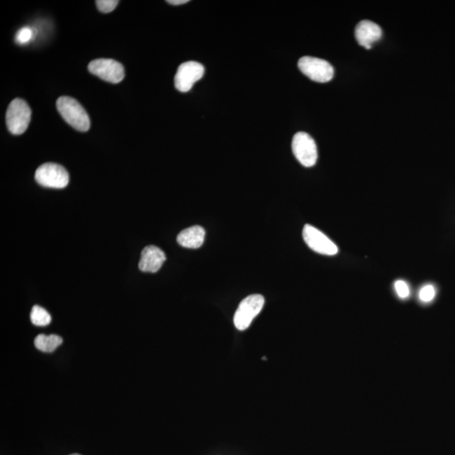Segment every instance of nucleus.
<instances>
[{"mask_svg": "<svg viewBox=\"0 0 455 455\" xmlns=\"http://www.w3.org/2000/svg\"><path fill=\"white\" fill-rule=\"evenodd\" d=\"M205 234V230L201 226L189 227L177 235V242L182 247L197 249L204 244Z\"/></svg>", "mask_w": 455, "mask_h": 455, "instance_id": "obj_12", "label": "nucleus"}, {"mask_svg": "<svg viewBox=\"0 0 455 455\" xmlns=\"http://www.w3.org/2000/svg\"><path fill=\"white\" fill-rule=\"evenodd\" d=\"M167 260L164 252L155 246L144 248L139 264L140 270L144 272L155 273L160 270Z\"/></svg>", "mask_w": 455, "mask_h": 455, "instance_id": "obj_11", "label": "nucleus"}, {"mask_svg": "<svg viewBox=\"0 0 455 455\" xmlns=\"http://www.w3.org/2000/svg\"><path fill=\"white\" fill-rule=\"evenodd\" d=\"M293 155L305 167H312L318 159L317 146L312 136L304 132H297L292 142Z\"/></svg>", "mask_w": 455, "mask_h": 455, "instance_id": "obj_5", "label": "nucleus"}, {"mask_svg": "<svg viewBox=\"0 0 455 455\" xmlns=\"http://www.w3.org/2000/svg\"><path fill=\"white\" fill-rule=\"evenodd\" d=\"M382 29L370 20H363L356 27V40L360 46L366 49H370L372 45L382 38Z\"/></svg>", "mask_w": 455, "mask_h": 455, "instance_id": "obj_10", "label": "nucleus"}, {"mask_svg": "<svg viewBox=\"0 0 455 455\" xmlns=\"http://www.w3.org/2000/svg\"><path fill=\"white\" fill-rule=\"evenodd\" d=\"M89 71L102 80L118 84L125 76V69L118 62L113 59H100L90 62Z\"/></svg>", "mask_w": 455, "mask_h": 455, "instance_id": "obj_7", "label": "nucleus"}, {"mask_svg": "<svg viewBox=\"0 0 455 455\" xmlns=\"http://www.w3.org/2000/svg\"><path fill=\"white\" fill-rule=\"evenodd\" d=\"M205 69L197 62L190 61L179 66L175 76V86L181 92H188L204 76Z\"/></svg>", "mask_w": 455, "mask_h": 455, "instance_id": "obj_8", "label": "nucleus"}, {"mask_svg": "<svg viewBox=\"0 0 455 455\" xmlns=\"http://www.w3.org/2000/svg\"><path fill=\"white\" fill-rule=\"evenodd\" d=\"M31 321L33 325L46 326L51 323L52 317L47 310L39 305H35L31 309Z\"/></svg>", "mask_w": 455, "mask_h": 455, "instance_id": "obj_14", "label": "nucleus"}, {"mask_svg": "<svg viewBox=\"0 0 455 455\" xmlns=\"http://www.w3.org/2000/svg\"><path fill=\"white\" fill-rule=\"evenodd\" d=\"M31 111L27 103L22 99L12 101L6 113L8 130L15 135L24 134L31 122Z\"/></svg>", "mask_w": 455, "mask_h": 455, "instance_id": "obj_2", "label": "nucleus"}, {"mask_svg": "<svg viewBox=\"0 0 455 455\" xmlns=\"http://www.w3.org/2000/svg\"><path fill=\"white\" fill-rule=\"evenodd\" d=\"M436 296V289L431 284L425 285L419 291V300L423 303H430Z\"/></svg>", "mask_w": 455, "mask_h": 455, "instance_id": "obj_15", "label": "nucleus"}, {"mask_svg": "<svg viewBox=\"0 0 455 455\" xmlns=\"http://www.w3.org/2000/svg\"><path fill=\"white\" fill-rule=\"evenodd\" d=\"M188 0H168L167 3L171 4L173 6H180L184 5V4L188 3Z\"/></svg>", "mask_w": 455, "mask_h": 455, "instance_id": "obj_19", "label": "nucleus"}, {"mask_svg": "<svg viewBox=\"0 0 455 455\" xmlns=\"http://www.w3.org/2000/svg\"><path fill=\"white\" fill-rule=\"evenodd\" d=\"M300 71L313 81L328 83L332 80L334 69L328 61L305 56L299 60Z\"/></svg>", "mask_w": 455, "mask_h": 455, "instance_id": "obj_6", "label": "nucleus"}, {"mask_svg": "<svg viewBox=\"0 0 455 455\" xmlns=\"http://www.w3.org/2000/svg\"><path fill=\"white\" fill-rule=\"evenodd\" d=\"M35 179L45 188L62 189L67 187L69 176L66 169L60 164L46 163L36 169Z\"/></svg>", "mask_w": 455, "mask_h": 455, "instance_id": "obj_3", "label": "nucleus"}, {"mask_svg": "<svg viewBox=\"0 0 455 455\" xmlns=\"http://www.w3.org/2000/svg\"><path fill=\"white\" fill-rule=\"evenodd\" d=\"M264 304V297L260 295H252L244 299L234 314L235 328L239 330L249 328L252 321L262 312Z\"/></svg>", "mask_w": 455, "mask_h": 455, "instance_id": "obj_4", "label": "nucleus"}, {"mask_svg": "<svg viewBox=\"0 0 455 455\" xmlns=\"http://www.w3.org/2000/svg\"><path fill=\"white\" fill-rule=\"evenodd\" d=\"M303 238L310 249L318 254L335 255L338 253V247L321 231L312 225H306L303 230Z\"/></svg>", "mask_w": 455, "mask_h": 455, "instance_id": "obj_9", "label": "nucleus"}, {"mask_svg": "<svg viewBox=\"0 0 455 455\" xmlns=\"http://www.w3.org/2000/svg\"><path fill=\"white\" fill-rule=\"evenodd\" d=\"M63 343V338L57 335L40 334L35 339V346L44 353H52Z\"/></svg>", "mask_w": 455, "mask_h": 455, "instance_id": "obj_13", "label": "nucleus"}, {"mask_svg": "<svg viewBox=\"0 0 455 455\" xmlns=\"http://www.w3.org/2000/svg\"><path fill=\"white\" fill-rule=\"evenodd\" d=\"M70 455H81V454H70Z\"/></svg>", "mask_w": 455, "mask_h": 455, "instance_id": "obj_20", "label": "nucleus"}, {"mask_svg": "<svg viewBox=\"0 0 455 455\" xmlns=\"http://www.w3.org/2000/svg\"><path fill=\"white\" fill-rule=\"evenodd\" d=\"M395 290L400 299H407L410 296V288L408 284L403 280L396 281L395 283Z\"/></svg>", "mask_w": 455, "mask_h": 455, "instance_id": "obj_18", "label": "nucleus"}, {"mask_svg": "<svg viewBox=\"0 0 455 455\" xmlns=\"http://www.w3.org/2000/svg\"><path fill=\"white\" fill-rule=\"evenodd\" d=\"M57 108L66 122L74 130L87 132L90 127V121L84 107L76 99L61 97L57 101Z\"/></svg>", "mask_w": 455, "mask_h": 455, "instance_id": "obj_1", "label": "nucleus"}, {"mask_svg": "<svg viewBox=\"0 0 455 455\" xmlns=\"http://www.w3.org/2000/svg\"><path fill=\"white\" fill-rule=\"evenodd\" d=\"M32 29L30 27H23L16 34L15 41L18 44H26L32 39Z\"/></svg>", "mask_w": 455, "mask_h": 455, "instance_id": "obj_16", "label": "nucleus"}, {"mask_svg": "<svg viewBox=\"0 0 455 455\" xmlns=\"http://www.w3.org/2000/svg\"><path fill=\"white\" fill-rule=\"evenodd\" d=\"M118 4V0H99V1H97L98 9L102 13H110V12L113 11Z\"/></svg>", "mask_w": 455, "mask_h": 455, "instance_id": "obj_17", "label": "nucleus"}]
</instances>
